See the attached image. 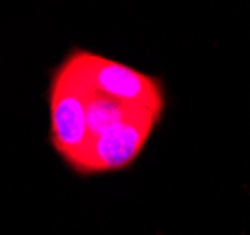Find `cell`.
<instances>
[{"label":"cell","instance_id":"1","mask_svg":"<svg viewBox=\"0 0 250 235\" xmlns=\"http://www.w3.org/2000/svg\"><path fill=\"white\" fill-rule=\"evenodd\" d=\"M87 96L88 90L79 79L72 61L64 57L51 72L47 90L49 141L72 171H77L88 147Z\"/></svg>","mask_w":250,"mask_h":235},{"label":"cell","instance_id":"2","mask_svg":"<svg viewBox=\"0 0 250 235\" xmlns=\"http://www.w3.org/2000/svg\"><path fill=\"white\" fill-rule=\"evenodd\" d=\"M66 57L72 61L75 72L88 90L128 106H141L164 113L166 98L160 77L143 74L134 66L79 47H74Z\"/></svg>","mask_w":250,"mask_h":235},{"label":"cell","instance_id":"3","mask_svg":"<svg viewBox=\"0 0 250 235\" xmlns=\"http://www.w3.org/2000/svg\"><path fill=\"white\" fill-rule=\"evenodd\" d=\"M162 115L152 111H139L113 124L111 128L88 141L75 173L96 175L126 170L141 154Z\"/></svg>","mask_w":250,"mask_h":235},{"label":"cell","instance_id":"4","mask_svg":"<svg viewBox=\"0 0 250 235\" xmlns=\"http://www.w3.org/2000/svg\"><path fill=\"white\" fill-rule=\"evenodd\" d=\"M139 111H152V109L141 107V106H128V104H123V102H117V100L107 98L104 94H96V92L88 90V96H87L88 141L92 137H96L98 134H102L104 130L111 128L113 124L121 123V121H125L126 117L136 115ZM152 113H158V111H152ZM158 115H162V113H158Z\"/></svg>","mask_w":250,"mask_h":235}]
</instances>
